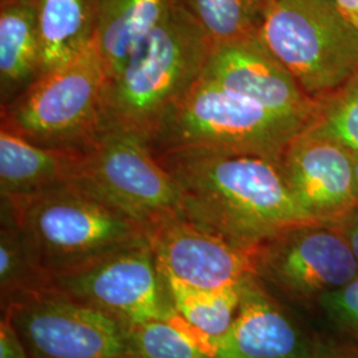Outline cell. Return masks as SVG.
Wrapping results in <instances>:
<instances>
[{
	"label": "cell",
	"instance_id": "d6986e66",
	"mask_svg": "<svg viewBox=\"0 0 358 358\" xmlns=\"http://www.w3.org/2000/svg\"><path fill=\"white\" fill-rule=\"evenodd\" d=\"M161 276L174 310L211 352V345L230 329L236 317L243 280L217 289H202Z\"/></svg>",
	"mask_w": 358,
	"mask_h": 358
},
{
	"label": "cell",
	"instance_id": "4316f807",
	"mask_svg": "<svg viewBox=\"0 0 358 358\" xmlns=\"http://www.w3.org/2000/svg\"><path fill=\"white\" fill-rule=\"evenodd\" d=\"M331 224L343 232L358 263V206Z\"/></svg>",
	"mask_w": 358,
	"mask_h": 358
},
{
	"label": "cell",
	"instance_id": "603a6c76",
	"mask_svg": "<svg viewBox=\"0 0 358 358\" xmlns=\"http://www.w3.org/2000/svg\"><path fill=\"white\" fill-rule=\"evenodd\" d=\"M130 329L137 358H210L203 343L174 322L148 321Z\"/></svg>",
	"mask_w": 358,
	"mask_h": 358
},
{
	"label": "cell",
	"instance_id": "5bb4252c",
	"mask_svg": "<svg viewBox=\"0 0 358 358\" xmlns=\"http://www.w3.org/2000/svg\"><path fill=\"white\" fill-rule=\"evenodd\" d=\"M310 333L256 275H250L242 282L236 317L211 345L210 358H296Z\"/></svg>",
	"mask_w": 358,
	"mask_h": 358
},
{
	"label": "cell",
	"instance_id": "6da1fadb",
	"mask_svg": "<svg viewBox=\"0 0 358 358\" xmlns=\"http://www.w3.org/2000/svg\"><path fill=\"white\" fill-rule=\"evenodd\" d=\"M157 157L178 183L182 214L232 243L256 250L291 226L313 222L294 201L280 159L211 149Z\"/></svg>",
	"mask_w": 358,
	"mask_h": 358
},
{
	"label": "cell",
	"instance_id": "ac0fdd59",
	"mask_svg": "<svg viewBox=\"0 0 358 358\" xmlns=\"http://www.w3.org/2000/svg\"><path fill=\"white\" fill-rule=\"evenodd\" d=\"M174 3L176 0H99L96 47L109 80L166 17Z\"/></svg>",
	"mask_w": 358,
	"mask_h": 358
},
{
	"label": "cell",
	"instance_id": "8fae6325",
	"mask_svg": "<svg viewBox=\"0 0 358 358\" xmlns=\"http://www.w3.org/2000/svg\"><path fill=\"white\" fill-rule=\"evenodd\" d=\"M159 272L202 289H217L256 275L255 250L177 214L146 231Z\"/></svg>",
	"mask_w": 358,
	"mask_h": 358
},
{
	"label": "cell",
	"instance_id": "4fadbf2b",
	"mask_svg": "<svg viewBox=\"0 0 358 358\" xmlns=\"http://www.w3.org/2000/svg\"><path fill=\"white\" fill-rule=\"evenodd\" d=\"M202 76L278 115L306 122L317 108L259 36L214 45Z\"/></svg>",
	"mask_w": 358,
	"mask_h": 358
},
{
	"label": "cell",
	"instance_id": "7c38bea8",
	"mask_svg": "<svg viewBox=\"0 0 358 358\" xmlns=\"http://www.w3.org/2000/svg\"><path fill=\"white\" fill-rule=\"evenodd\" d=\"M282 176L308 217L332 223L357 207L355 154L304 129L280 157Z\"/></svg>",
	"mask_w": 358,
	"mask_h": 358
},
{
	"label": "cell",
	"instance_id": "44dd1931",
	"mask_svg": "<svg viewBox=\"0 0 358 358\" xmlns=\"http://www.w3.org/2000/svg\"><path fill=\"white\" fill-rule=\"evenodd\" d=\"M45 279L32 263L22 230L13 215V206L1 198L0 227V294L1 306L45 287Z\"/></svg>",
	"mask_w": 358,
	"mask_h": 358
},
{
	"label": "cell",
	"instance_id": "52a82bcc",
	"mask_svg": "<svg viewBox=\"0 0 358 358\" xmlns=\"http://www.w3.org/2000/svg\"><path fill=\"white\" fill-rule=\"evenodd\" d=\"M73 182L146 231L165 217L182 214L177 180L145 138L121 129L103 128L83 150Z\"/></svg>",
	"mask_w": 358,
	"mask_h": 358
},
{
	"label": "cell",
	"instance_id": "2e32d148",
	"mask_svg": "<svg viewBox=\"0 0 358 358\" xmlns=\"http://www.w3.org/2000/svg\"><path fill=\"white\" fill-rule=\"evenodd\" d=\"M43 76L32 0L0 1V105H8Z\"/></svg>",
	"mask_w": 358,
	"mask_h": 358
},
{
	"label": "cell",
	"instance_id": "8992f818",
	"mask_svg": "<svg viewBox=\"0 0 358 358\" xmlns=\"http://www.w3.org/2000/svg\"><path fill=\"white\" fill-rule=\"evenodd\" d=\"M108 73L96 43L1 106L0 128L36 145L84 150L103 128Z\"/></svg>",
	"mask_w": 358,
	"mask_h": 358
},
{
	"label": "cell",
	"instance_id": "30bf717a",
	"mask_svg": "<svg viewBox=\"0 0 358 358\" xmlns=\"http://www.w3.org/2000/svg\"><path fill=\"white\" fill-rule=\"evenodd\" d=\"M45 287L97 308L129 327L164 320L187 328L170 303L148 238L84 268L55 276Z\"/></svg>",
	"mask_w": 358,
	"mask_h": 358
},
{
	"label": "cell",
	"instance_id": "e0dca14e",
	"mask_svg": "<svg viewBox=\"0 0 358 358\" xmlns=\"http://www.w3.org/2000/svg\"><path fill=\"white\" fill-rule=\"evenodd\" d=\"M32 1L43 75L75 60L96 43L99 0Z\"/></svg>",
	"mask_w": 358,
	"mask_h": 358
},
{
	"label": "cell",
	"instance_id": "7a4b0ae2",
	"mask_svg": "<svg viewBox=\"0 0 358 358\" xmlns=\"http://www.w3.org/2000/svg\"><path fill=\"white\" fill-rule=\"evenodd\" d=\"M213 48L205 29L176 0L166 17L108 81L103 128L121 129L149 141L202 77Z\"/></svg>",
	"mask_w": 358,
	"mask_h": 358
},
{
	"label": "cell",
	"instance_id": "7402d4cb",
	"mask_svg": "<svg viewBox=\"0 0 358 358\" xmlns=\"http://www.w3.org/2000/svg\"><path fill=\"white\" fill-rule=\"evenodd\" d=\"M306 129L358 155V73L317 103L315 115Z\"/></svg>",
	"mask_w": 358,
	"mask_h": 358
},
{
	"label": "cell",
	"instance_id": "3957f363",
	"mask_svg": "<svg viewBox=\"0 0 358 358\" xmlns=\"http://www.w3.org/2000/svg\"><path fill=\"white\" fill-rule=\"evenodd\" d=\"M6 199L45 282L148 238L141 224L75 182Z\"/></svg>",
	"mask_w": 358,
	"mask_h": 358
},
{
	"label": "cell",
	"instance_id": "83f0119b",
	"mask_svg": "<svg viewBox=\"0 0 358 358\" xmlns=\"http://www.w3.org/2000/svg\"><path fill=\"white\" fill-rule=\"evenodd\" d=\"M340 11L358 29V0H334Z\"/></svg>",
	"mask_w": 358,
	"mask_h": 358
},
{
	"label": "cell",
	"instance_id": "277c9868",
	"mask_svg": "<svg viewBox=\"0 0 358 358\" xmlns=\"http://www.w3.org/2000/svg\"><path fill=\"white\" fill-rule=\"evenodd\" d=\"M309 122L278 115L202 76L148 141L155 155L211 149L280 159Z\"/></svg>",
	"mask_w": 358,
	"mask_h": 358
},
{
	"label": "cell",
	"instance_id": "f1b7e54d",
	"mask_svg": "<svg viewBox=\"0 0 358 358\" xmlns=\"http://www.w3.org/2000/svg\"><path fill=\"white\" fill-rule=\"evenodd\" d=\"M355 177H356V195L358 202V155H355Z\"/></svg>",
	"mask_w": 358,
	"mask_h": 358
},
{
	"label": "cell",
	"instance_id": "d4e9b609",
	"mask_svg": "<svg viewBox=\"0 0 358 358\" xmlns=\"http://www.w3.org/2000/svg\"><path fill=\"white\" fill-rule=\"evenodd\" d=\"M296 358H358V346L331 332H312Z\"/></svg>",
	"mask_w": 358,
	"mask_h": 358
},
{
	"label": "cell",
	"instance_id": "cb8c5ba5",
	"mask_svg": "<svg viewBox=\"0 0 358 358\" xmlns=\"http://www.w3.org/2000/svg\"><path fill=\"white\" fill-rule=\"evenodd\" d=\"M315 312L327 331L358 346V278L320 297Z\"/></svg>",
	"mask_w": 358,
	"mask_h": 358
},
{
	"label": "cell",
	"instance_id": "9a60e30c",
	"mask_svg": "<svg viewBox=\"0 0 358 358\" xmlns=\"http://www.w3.org/2000/svg\"><path fill=\"white\" fill-rule=\"evenodd\" d=\"M83 150L36 145L0 128V195L22 198L73 182Z\"/></svg>",
	"mask_w": 358,
	"mask_h": 358
},
{
	"label": "cell",
	"instance_id": "ba28073f",
	"mask_svg": "<svg viewBox=\"0 0 358 358\" xmlns=\"http://www.w3.org/2000/svg\"><path fill=\"white\" fill-rule=\"evenodd\" d=\"M4 309L29 358H137L129 325L48 287Z\"/></svg>",
	"mask_w": 358,
	"mask_h": 358
},
{
	"label": "cell",
	"instance_id": "484cf974",
	"mask_svg": "<svg viewBox=\"0 0 358 358\" xmlns=\"http://www.w3.org/2000/svg\"><path fill=\"white\" fill-rule=\"evenodd\" d=\"M0 358H29L23 338L6 313L0 322Z\"/></svg>",
	"mask_w": 358,
	"mask_h": 358
},
{
	"label": "cell",
	"instance_id": "5b68a950",
	"mask_svg": "<svg viewBox=\"0 0 358 358\" xmlns=\"http://www.w3.org/2000/svg\"><path fill=\"white\" fill-rule=\"evenodd\" d=\"M257 36L315 103L358 73V29L334 0H269Z\"/></svg>",
	"mask_w": 358,
	"mask_h": 358
},
{
	"label": "cell",
	"instance_id": "ffe728a7",
	"mask_svg": "<svg viewBox=\"0 0 358 358\" xmlns=\"http://www.w3.org/2000/svg\"><path fill=\"white\" fill-rule=\"evenodd\" d=\"M214 45L257 36L269 0H177Z\"/></svg>",
	"mask_w": 358,
	"mask_h": 358
},
{
	"label": "cell",
	"instance_id": "9c48e42d",
	"mask_svg": "<svg viewBox=\"0 0 358 358\" xmlns=\"http://www.w3.org/2000/svg\"><path fill=\"white\" fill-rule=\"evenodd\" d=\"M256 276L269 291L315 310L324 294L358 278V263L343 232L331 223L304 222L255 250Z\"/></svg>",
	"mask_w": 358,
	"mask_h": 358
}]
</instances>
